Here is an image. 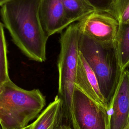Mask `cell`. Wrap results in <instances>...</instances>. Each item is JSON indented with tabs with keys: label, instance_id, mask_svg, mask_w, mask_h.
Instances as JSON below:
<instances>
[{
	"label": "cell",
	"instance_id": "obj_13",
	"mask_svg": "<svg viewBox=\"0 0 129 129\" xmlns=\"http://www.w3.org/2000/svg\"><path fill=\"white\" fill-rule=\"evenodd\" d=\"M8 67L6 41L3 24L0 22V86L10 79Z\"/></svg>",
	"mask_w": 129,
	"mask_h": 129
},
{
	"label": "cell",
	"instance_id": "obj_6",
	"mask_svg": "<svg viewBox=\"0 0 129 129\" xmlns=\"http://www.w3.org/2000/svg\"><path fill=\"white\" fill-rule=\"evenodd\" d=\"M73 129H107L106 111L75 87L72 96Z\"/></svg>",
	"mask_w": 129,
	"mask_h": 129
},
{
	"label": "cell",
	"instance_id": "obj_9",
	"mask_svg": "<svg viewBox=\"0 0 129 129\" xmlns=\"http://www.w3.org/2000/svg\"><path fill=\"white\" fill-rule=\"evenodd\" d=\"M40 21L46 35L60 32L70 25L67 19L62 0H40Z\"/></svg>",
	"mask_w": 129,
	"mask_h": 129
},
{
	"label": "cell",
	"instance_id": "obj_4",
	"mask_svg": "<svg viewBox=\"0 0 129 129\" xmlns=\"http://www.w3.org/2000/svg\"><path fill=\"white\" fill-rule=\"evenodd\" d=\"M79 50L94 72L101 92L109 103L122 73L114 46L100 44L80 33Z\"/></svg>",
	"mask_w": 129,
	"mask_h": 129
},
{
	"label": "cell",
	"instance_id": "obj_8",
	"mask_svg": "<svg viewBox=\"0 0 129 129\" xmlns=\"http://www.w3.org/2000/svg\"><path fill=\"white\" fill-rule=\"evenodd\" d=\"M75 87L106 112L108 103L101 92L94 72L80 51Z\"/></svg>",
	"mask_w": 129,
	"mask_h": 129
},
{
	"label": "cell",
	"instance_id": "obj_12",
	"mask_svg": "<svg viewBox=\"0 0 129 129\" xmlns=\"http://www.w3.org/2000/svg\"><path fill=\"white\" fill-rule=\"evenodd\" d=\"M62 2L70 25L80 21L96 10L88 0H62Z\"/></svg>",
	"mask_w": 129,
	"mask_h": 129
},
{
	"label": "cell",
	"instance_id": "obj_7",
	"mask_svg": "<svg viewBox=\"0 0 129 129\" xmlns=\"http://www.w3.org/2000/svg\"><path fill=\"white\" fill-rule=\"evenodd\" d=\"M107 129H125L129 124V71L122 72L106 112Z\"/></svg>",
	"mask_w": 129,
	"mask_h": 129
},
{
	"label": "cell",
	"instance_id": "obj_11",
	"mask_svg": "<svg viewBox=\"0 0 129 129\" xmlns=\"http://www.w3.org/2000/svg\"><path fill=\"white\" fill-rule=\"evenodd\" d=\"M114 49L118 65L122 72L129 67V23L119 24Z\"/></svg>",
	"mask_w": 129,
	"mask_h": 129
},
{
	"label": "cell",
	"instance_id": "obj_3",
	"mask_svg": "<svg viewBox=\"0 0 129 129\" xmlns=\"http://www.w3.org/2000/svg\"><path fill=\"white\" fill-rule=\"evenodd\" d=\"M80 33L76 23L66 28L60 38V50L58 60V96L61 100L63 121L72 128V96L75 88ZM73 129V128H72Z\"/></svg>",
	"mask_w": 129,
	"mask_h": 129
},
{
	"label": "cell",
	"instance_id": "obj_18",
	"mask_svg": "<svg viewBox=\"0 0 129 129\" xmlns=\"http://www.w3.org/2000/svg\"><path fill=\"white\" fill-rule=\"evenodd\" d=\"M9 1H10V0H0V6H1L4 3H5L6 2H8Z\"/></svg>",
	"mask_w": 129,
	"mask_h": 129
},
{
	"label": "cell",
	"instance_id": "obj_15",
	"mask_svg": "<svg viewBox=\"0 0 129 129\" xmlns=\"http://www.w3.org/2000/svg\"><path fill=\"white\" fill-rule=\"evenodd\" d=\"M96 10L109 11L114 0H88Z\"/></svg>",
	"mask_w": 129,
	"mask_h": 129
},
{
	"label": "cell",
	"instance_id": "obj_10",
	"mask_svg": "<svg viewBox=\"0 0 129 129\" xmlns=\"http://www.w3.org/2000/svg\"><path fill=\"white\" fill-rule=\"evenodd\" d=\"M62 123V102L57 95L31 123V129H57Z\"/></svg>",
	"mask_w": 129,
	"mask_h": 129
},
{
	"label": "cell",
	"instance_id": "obj_5",
	"mask_svg": "<svg viewBox=\"0 0 129 129\" xmlns=\"http://www.w3.org/2000/svg\"><path fill=\"white\" fill-rule=\"evenodd\" d=\"M77 24L81 34L100 44L114 46L119 23L110 12L96 10Z\"/></svg>",
	"mask_w": 129,
	"mask_h": 129
},
{
	"label": "cell",
	"instance_id": "obj_2",
	"mask_svg": "<svg viewBox=\"0 0 129 129\" xmlns=\"http://www.w3.org/2000/svg\"><path fill=\"white\" fill-rule=\"evenodd\" d=\"M38 89L27 90L10 79L0 86V125L2 129H19L28 125L45 105Z\"/></svg>",
	"mask_w": 129,
	"mask_h": 129
},
{
	"label": "cell",
	"instance_id": "obj_17",
	"mask_svg": "<svg viewBox=\"0 0 129 129\" xmlns=\"http://www.w3.org/2000/svg\"><path fill=\"white\" fill-rule=\"evenodd\" d=\"M32 128V124H30L29 125H28L24 127L19 128V129H31Z\"/></svg>",
	"mask_w": 129,
	"mask_h": 129
},
{
	"label": "cell",
	"instance_id": "obj_14",
	"mask_svg": "<svg viewBox=\"0 0 129 129\" xmlns=\"http://www.w3.org/2000/svg\"><path fill=\"white\" fill-rule=\"evenodd\" d=\"M109 12L119 24L129 23V0H114Z\"/></svg>",
	"mask_w": 129,
	"mask_h": 129
},
{
	"label": "cell",
	"instance_id": "obj_19",
	"mask_svg": "<svg viewBox=\"0 0 129 129\" xmlns=\"http://www.w3.org/2000/svg\"><path fill=\"white\" fill-rule=\"evenodd\" d=\"M125 129H129V124L125 128Z\"/></svg>",
	"mask_w": 129,
	"mask_h": 129
},
{
	"label": "cell",
	"instance_id": "obj_16",
	"mask_svg": "<svg viewBox=\"0 0 129 129\" xmlns=\"http://www.w3.org/2000/svg\"><path fill=\"white\" fill-rule=\"evenodd\" d=\"M57 129H72V128L68 125L62 123L60 125V126L58 127Z\"/></svg>",
	"mask_w": 129,
	"mask_h": 129
},
{
	"label": "cell",
	"instance_id": "obj_1",
	"mask_svg": "<svg viewBox=\"0 0 129 129\" xmlns=\"http://www.w3.org/2000/svg\"><path fill=\"white\" fill-rule=\"evenodd\" d=\"M40 0H10L1 6L3 25L16 46L30 59L42 62L46 60L48 36L39 17Z\"/></svg>",
	"mask_w": 129,
	"mask_h": 129
}]
</instances>
